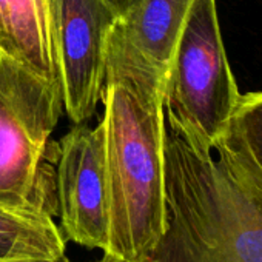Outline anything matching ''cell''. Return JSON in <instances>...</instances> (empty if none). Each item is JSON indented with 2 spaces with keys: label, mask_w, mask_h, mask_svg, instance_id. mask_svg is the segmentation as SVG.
Here are the masks:
<instances>
[{
  "label": "cell",
  "mask_w": 262,
  "mask_h": 262,
  "mask_svg": "<svg viewBox=\"0 0 262 262\" xmlns=\"http://www.w3.org/2000/svg\"><path fill=\"white\" fill-rule=\"evenodd\" d=\"M165 74L110 36L102 94L110 237L103 257L145 262L164 234Z\"/></svg>",
  "instance_id": "cell-1"
},
{
  "label": "cell",
  "mask_w": 262,
  "mask_h": 262,
  "mask_svg": "<svg viewBox=\"0 0 262 262\" xmlns=\"http://www.w3.org/2000/svg\"><path fill=\"white\" fill-rule=\"evenodd\" d=\"M165 205L164 234L145 262H262V201L213 150L168 125Z\"/></svg>",
  "instance_id": "cell-2"
},
{
  "label": "cell",
  "mask_w": 262,
  "mask_h": 262,
  "mask_svg": "<svg viewBox=\"0 0 262 262\" xmlns=\"http://www.w3.org/2000/svg\"><path fill=\"white\" fill-rule=\"evenodd\" d=\"M239 99L216 0H194L165 74V123L213 150Z\"/></svg>",
  "instance_id": "cell-3"
},
{
  "label": "cell",
  "mask_w": 262,
  "mask_h": 262,
  "mask_svg": "<svg viewBox=\"0 0 262 262\" xmlns=\"http://www.w3.org/2000/svg\"><path fill=\"white\" fill-rule=\"evenodd\" d=\"M62 106L76 123L102 102L110 36L117 24L102 0H51Z\"/></svg>",
  "instance_id": "cell-4"
},
{
  "label": "cell",
  "mask_w": 262,
  "mask_h": 262,
  "mask_svg": "<svg viewBox=\"0 0 262 262\" xmlns=\"http://www.w3.org/2000/svg\"><path fill=\"white\" fill-rule=\"evenodd\" d=\"M56 204L67 239L105 251L110 237V196L102 122L76 123L57 142Z\"/></svg>",
  "instance_id": "cell-5"
},
{
  "label": "cell",
  "mask_w": 262,
  "mask_h": 262,
  "mask_svg": "<svg viewBox=\"0 0 262 262\" xmlns=\"http://www.w3.org/2000/svg\"><path fill=\"white\" fill-rule=\"evenodd\" d=\"M0 53L60 91L51 0H0Z\"/></svg>",
  "instance_id": "cell-6"
},
{
  "label": "cell",
  "mask_w": 262,
  "mask_h": 262,
  "mask_svg": "<svg viewBox=\"0 0 262 262\" xmlns=\"http://www.w3.org/2000/svg\"><path fill=\"white\" fill-rule=\"evenodd\" d=\"M45 153L47 148L33 141L22 120L0 97V202L37 204L50 210Z\"/></svg>",
  "instance_id": "cell-7"
},
{
  "label": "cell",
  "mask_w": 262,
  "mask_h": 262,
  "mask_svg": "<svg viewBox=\"0 0 262 262\" xmlns=\"http://www.w3.org/2000/svg\"><path fill=\"white\" fill-rule=\"evenodd\" d=\"M194 0H142L111 36L153 68L167 74Z\"/></svg>",
  "instance_id": "cell-8"
},
{
  "label": "cell",
  "mask_w": 262,
  "mask_h": 262,
  "mask_svg": "<svg viewBox=\"0 0 262 262\" xmlns=\"http://www.w3.org/2000/svg\"><path fill=\"white\" fill-rule=\"evenodd\" d=\"M65 237L51 211L37 204L0 202V262H60Z\"/></svg>",
  "instance_id": "cell-9"
},
{
  "label": "cell",
  "mask_w": 262,
  "mask_h": 262,
  "mask_svg": "<svg viewBox=\"0 0 262 262\" xmlns=\"http://www.w3.org/2000/svg\"><path fill=\"white\" fill-rule=\"evenodd\" d=\"M213 151L262 201V91L241 94Z\"/></svg>",
  "instance_id": "cell-10"
},
{
  "label": "cell",
  "mask_w": 262,
  "mask_h": 262,
  "mask_svg": "<svg viewBox=\"0 0 262 262\" xmlns=\"http://www.w3.org/2000/svg\"><path fill=\"white\" fill-rule=\"evenodd\" d=\"M102 2L113 11L117 22H120L133 13L141 5L142 0H102Z\"/></svg>",
  "instance_id": "cell-11"
},
{
  "label": "cell",
  "mask_w": 262,
  "mask_h": 262,
  "mask_svg": "<svg viewBox=\"0 0 262 262\" xmlns=\"http://www.w3.org/2000/svg\"><path fill=\"white\" fill-rule=\"evenodd\" d=\"M60 262H68V260H60ZM99 262H119V260H113V259H106V257H103V260H99Z\"/></svg>",
  "instance_id": "cell-12"
}]
</instances>
